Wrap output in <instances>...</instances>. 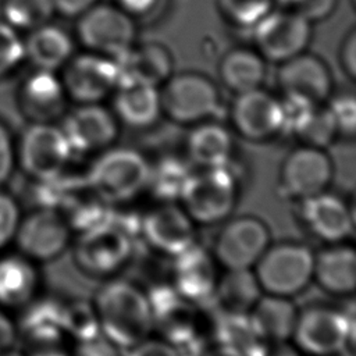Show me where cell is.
I'll return each mask as SVG.
<instances>
[{
	"label": "cell",
	"mask_w": 356,
	"mask_h": 356,
	"mask_svg": "<svg viewBox=\"0 0 356 356\" xmlns=\"http://www.w3.org/2000/svg\"><path fill=\"white\" fill-rule=\"evenodd\" d=\"M93 306L100 332L115 345L128 350L153 332V317L147 295L138 286L114 280L96 293Z\"/></svg>",
	"instance_id": "obj_1"
},
{
	"label": "cell",
	"mask_w": 356,
	"mask_h": 356,
	"mask_svg": "<svg viewBox=\"0 0 356 356\" xmlns=\"http://www.w3.org/2000/svg\"><path fill=\"white\" fill-rule=\"evenodd\" d=\"M314 253L299 242L268 245L252 268L263 293L291 298L313 280Z\"/></svg>",
	"instance_id": "obj_2"
},
{
	"label": "cell",
	"mask_w": 356,
	"mask_h": 356,
	"mask_svg": "<svg viewBox=\"0 0 356 356\" xmlns=\"http://www.w3.org/2000/svg\"><path fill=\"white\" fill-rule=\"evenodd\" d=\"M236 178L225 165L192 172L179 200L195 224L210 225L229 217L236 204Z\"/></svg>",
	"instance_id": "obj_3"
},
{
	"label": "cell",
	"mask_w": 356,
	"mask_h": 356,
	"mask_svg": "<svg viewBox=\"0 0 356 356\" xmlns=\"http://www.w3.org/2000/svg\"><path fill=\"white\" fill-rule=\"evenodd\" d=\"M72 259L79 271L92 278L111 277L131 259L134 238L107 220L78 232Z\"/></svg>",
	"instance_id": "obj_4"
},
{
	"label": "cell",
	"mask_w": 356,
	"mask_h": 356,
	"mask_svg": "<svg viewBox=\"0 0 356 356\" xmlns=\"http://www.w3.org/2000/svg\"><path fill=\"white\" fill-rule=\"evenodd\" d=\"M292 338L298 348L314 356H355L353 312L346 314L324 306L299 312Z\"/></svg>",
	"instance_id": "obj_5"
},
{
	"label": "cell",
	"mask_w": 356,
	"mask_h": 356,
	"mask_svg": "<svg viewBox=\"0 0 356 356\" xmlns=\"http://www.w3.org/2000/svg\"><path fill=\"white\" fill-rule=\"evenodd\" d=\"M150 164L136 150L117 147L106 150L88 171L86 179L110 204L127 202L147 185Z\"/></svg>",
	"instance_id": "obj_6"
},
{
	"label": "cell",
	"mask_w": 356,
	"mask_h": 356,
	"mask_svg": "<svg viewBox=\"0 0 356 356\" xmlns=\"http://www.w3.org/2000/svg\"><path fill=\"white\" fill-rule=\"evenodd\" d=\"M160 100L161 111L178 124H199L221 110L217 86L199 72L170 75Z\"/></svg>",
	"instance_id": "obj_7"
},
{
	"label": "cell",
	"mask_w": 356,
	"mask_h": 356,
	"mask_svg": "<svg viewBox=\"0 0 356 356\" xmlns=\"http://www.w3.org/2000/svg\"><path fill=\"white\" fill-rule=\"evenodd\" d=\"M72 150L61 131L51 122H32L19 139L15 159L32 179H53L64 174Z\"/></svg>",
	"instance_id": "obj_8"
},
{
	"label": "cell",
	"mask_w": 356,
	"mask_h": 356,
	"mask_svg": "<svg viewBox=\"0 0 356 356\" xmlns=\"http://www.w3.org/2000/svg\"><path fill=\"white\" fill-rule=\"evenodd\" d=\"M252 28L259 54L275 63L303 53L312 38V22L284 7L268 11Z\"/></svg>",
	"instance_id": "obj_9"
},
{
	"label": "cell",
	"mask_w": 356,
	"mask_h": 356,
	"mask_svg": "<svg viewBox=\"0 0 356 356\" xmlns=\"http://www.w3.org/2000/svg\"><path fill=\"white\" fill-rule=\"evenodd\" d=\"M76 29L83 46L107 57L128 50L135 39V25L129 14L108 4H93L83 11Z\"/></svg>",
	"instance_id": "obj_10"
},
{
	"label": "cell",
	"mask_w": 356,
	"mask_h": 356,
	"mask_svg": "<svg viewBox=\"0 0 356 356\" xmlns=\"http://www.w3.org/2000/svg\"><path fill=\"white\" fill-rule=\"evenodd\" d=\"M270 245L266 224L252 216H241L224 224L214 242L213 256L225 270L253 268Z\"/></svg>",
	"instance_id": "obj_11"
},
{
	"label": "cell",
	"mask_w": 356,
	"mask_h": 356,
	"mask_svg": "<svg viewBox=\"0 0 356 356\" xmlns=\"http://www.w3.org/2000/svg\"><path fill=\"white\" fill-rule=\"evenodd\" d=\"M147 299L153 317V331L175 348H188L197 341L199 313L196 303L181 296L172 285H157Z\"/></svg>",
	"instance_id": "obj_12"
},
{
	"label": "cell",
	"mask_w": 356,
	"mask_h": 356,
	"mask_svg": "<svg viewBox=\"0 0 356 356\" xmlns=\"http://www.w3.org/2000/svg\"><path fill=\"white\" fill-rule=\"evenodd\" d=\"M71 231L58 210L38 207L19 220L14 239L22 256L50 261L64 253L70 245Z\"/></svg>",
	"instance_id": "obj_13"
},
{
	"label": "cell",
	"mask_w": 356,
	"mask_h": 356,
	"mask_svg": "<svg viewBox=\"0 0 356 356\" xmlns=\"http://www.w3.org/2000/svg\"><path fill=\"white\" fill-rule=\"evenodd\" d=\"M331 182V157L323 147L302 145L293 149L280 170L281 191L299 200L324 192Z\"/></svg>",
	"instance_id": "obj_14"
},
{
	"label": "cell",
	"mask_w": 356,
	"mask_h": 356,
	"mask_svg": "<svg viewBox=\"0 0 356 356\" xmlns=\"http://www.w3.org/2000/svg\"><path fill=\"white\" fill-rule=\"evenodd\" d=\"M140 234L156 252L175 257L195 245V222L174 202L160 203L142 216Z\"/></svg>",
	"instance_id": "obj_15"
},
{
	"label": "cell",
	"mask_w": 356,
	"mask_h": 356,
	"mask_svg": "<svg viewBox=\"0 0 356 356\" xmlns=\"http://www.w3.org/2000/svg\"><path fill=\"white\" fill-rule=\"evenodd\" d=\"M231 120L236 132L253 142L271 139L284 131L281 102L260 88L236 95Z\"/></svg>",
	"instance_id": "obj_16"
},
{
	"label": "cell",
	"mask_w": 356,
	"mask_h": 356,
	"mask_svg": "<svg viewBox=\"0 0 356 356\" xmlns=\"http://www.w3.org/2000/svg\"><path fill=\"white\" fill-rule=\"evenodd\" d=\"M277 81L285 97L320 106L332 90L327 64L313 54L300 53L281 63Z\"/></svg>",
	"instance_id": "obj_17"
},
{
	"label": "cell",
	"mask_w": 356,
	"mask_h": 356,
	"mask_svg": "<svg viewBox=\"0 0 356 356\" xmlns=\"http://www.w3.org/2000/svg\"><path fill=\"white\" fill-rule=\"evenodd\" d=\"M61 83L74 100L97 103L117 86L114 61L97 53L81 54L67 64Z\"/></svg>",
	"instance_id": "obj_18"
},
{
	"label": "cell",
	"mask_w": 356,
	"mask_h": 356,
	"mask_svg": "<svg viewBox=\"0 0 356 356\" xmlns=\"http://www.w3.org/2000/svg\"><path fill=\"white\" fill-rule=\"evenodd\" d=\"M60 128L72 154L106 149L118 136L115 117L97 103H83L65 117Z\"/></svg>",
	"instance_id": "obj_19"
},
{
	"label": "cell",
	"mask_w": 356,
	"mask_h": 356,
	"mask_svg": "<svg viewBox=\"0 0 356 356\" xmlns=\"http://www.w3.org/2000/svg\"><path fill=\"white\" fill-rule=\"evenodd\" d=\"M172 259V288L196 305L210 300L220 277L213 253L195 243Z\"/></svg>",
	"instance_id": "obj_20"
},
{
	"label": "cell",
	"mask_w": 356,
	"mask_h": 356,
	"mask_svg": "<svg viewBox=\"0 0 356 356\" xmlns=\"http://www.w3.org/2000/svg\"><path fill=\"white\" fill-rule=\"evenodd\" d=\"M300 220L309 232L327 243H342L353 232V214L337 195L321 192L300 199Z\"/></svg>",
	"instance_id": "obj_21"
},
{
	"label": "cell",
	"mask_w": 356,
	"mask_h": 356,
	"mask_svg": "<svg viewBox=\"0 0 356 356\" xmlns=\"http://www.w3.org/2000/svg\"><path fill=\"white\" fill-rule=\"evenodd\" d=\"M111 58L115 65L117 88L129 83L157 86L167 81L172 71L171 54L160 43H146L139 47L131 46Z\"/></svg>",
	"instance_id": "obj_22"
},
{
	"label": "cell",
	"mask_w": 356,
	"mask_h": 356,
	"mask_svg": "<svg viewBox=\"0 0 356 356\" xmlns=\"http://www.w3.org/2000/svg\"><path fill=\"white\" fill-rule=\"evenodd\" d=\"M18 104L19 111L32 122H51L64 111V86L51 71L36 70L24 81Z\"/></svg>",
	"instance_id": "obj_23"
},
{
	"label": "cell",
	"mask_w": 356,
	"mask_h": 356,
	"mask_svg": "<svg viewBox=\"0 0 356 356\" xmlns=\"http://www.w3.org/2000/svg\"><path fill=\"white\" fill-rule=\"evenodd\" d=\"M71 229L78 232L104 222L110 217L111 204L104 200L86 178L65 179L57 209Z\"/></svg>",
	"instance_id": "obj_24"
},
{
	"label": "cell",
	"mask_w": 356,
	"mask_h": 356,
	"mask_svg": "<svg viewBox=\"0 0 356 356\" xmlns=\"http://www.w3.org/2000/svg\"><path fill=\"white\" fill-rule=\"evenodd\" d=\"M298 314L291 298L263 293L249 312V320L259 341H288Z\"/></svg>",
	"instance_id": "obj_25"
},
{
	"label": "cell",
	"mask_w": 356,
	"mask_h": 356,
	"mask_svg": "<svg viewBox=\"0 0 356 356\" xmlns=\"http://www.w3.org/2000/svg\"><path fill=\"white\" fill-rule=\"evenodd\" d=\"M313 280L328 293L348 295L356 285V253L352 246L332 243L314 256Z\"/></svg>",
	"instance_id": "obj_26"
},
{
	"label": "cell",
	"mask_w": 356,
	"mask_h": 356,
	"mask_svg": "<svg viewBox=\"0 0 356 356\" xmlns=\"http://www.w3.org/2000/svg\"><path fill=\"white\" fill-rule=\"evenodd\" d=\"M261 295L252 268L225 270V274L218 277L210 300L214 303L216 312L249 314Z\"/></svg>",
	"instance_id": "obj_27"
},
{
	"label": "cell",
	"mask_w": 356,
	"mask_h": 356,
	"mask_svg": "<svg viewBox=\"0 0 356 356\" xmlns=\"http://www.w3.org/2000/svg\"><path fill=\"white\" fill-rule=\"evenodd\" d=\"M19 332L31 348L60 345L63 331V303L53 299L28 302L19 320Z\"/></svg>",
	"instance_id": "obj_28"
},
{
	"label": "cell",
	"mask_w": 356,
	"mask_h": 356,
	"mask_svg": "<svg viewBox=\"0 0 356 356\" xmlns=\"http://www.w3.org/2000/svg\"><path fill=\"white\" fill-rule=\"evenodd\" d=\"M189 160L200 168L225 167L232 154V138L228 129L216 122H199L188 136Z\"/></svg>",
	"instance_id": "obj_29"
},
{
	"label": "cell",
	"mask_w": 356,
	"mask_h": 356,
	"mask_svg": "<svg viewBox=\"0 0 356 356\" xmlns=\"http://www.w3.org/2000/svg\"><path fill=\"white\" fill-rule=\"evenodd\" d=\"M114 107L117 117L132 128L153 125L161 113L160 92L146 83L118 86Z\"/></svg>",
	"instance_id": "obj_30"
},
{
	"label": "cell",
	"mask_w": 356,
	"mask_h": 356,
	"mask_svg": "<svg viewBox=\"0 0 356 356\" xmlns=\"http://www.w3.org/2000/svg\"><path fill=\"white\" fill-rule=\"evenodd\" d=\"M72 49L71 38L61 28L49 24L32 29L24 43L25 56L36 70L51 72L68 63Z\"/></svg>",
	"instance_id": "obj_31"
},
{
	"label": "cell",
	"mask_w": 356,
	"mask_h": 356,
	"mask_svg": "<svg viewBox=\"0 0 356 356\" xmlns=\"http://www.w3.org/2000/svg\"><path fill=\"white\" fill-rule=\"evenodd\" d=\"M38 288V273L25 256L0 257V305L7 307L25 306Z\"/></svg>",
	"instance_id": "obj_32"
},
{
	"label": "cell",
	"mask_w": 356,
	"mask_h": 356,
	"mask_svg": "<svg viewBox=\"0 0 356 356\" xmlns=\"http://www.w3.org/2000/svg\"><path fill=\"white\" fill-rule=\"evenodd\" d=\"M218 75L224 86L238 95L261 86L266 78V64L263 57L253 50L234 49L221 58Z\"/></svg>",
	"instance_id": "obj_33"
},
{
	"label": "cell",
	"mask_w": 356,
	"mask_h": 356,
	"mask_svg": "<svg viewBox=\"0 0 356 356\" xmlns=\"http://www.w3.org/2000/svg\"><path fill=\"white\" fill-rule=\"evenodd\" d=\"M192 171L188 164L181 159L167 156L150 165V174L146 188L150 189L153 196L161 203L179 200L184 186Z\"/></svg>",
	"instance_id": "obj_34"
},
{
	"label": "cell",
	"mask_w": 356,
	"mask_h": 356,
	"mask_svg": "<svg viewBox=\"0 0 356 356\" xmlns=\"http://www.w3.org/2000/svg\"><path fill=\"white\" fill-rule=\"evenodd\" d=\"M214 337L217 345L229 346L246 353L259 339L253 331L249 314L216 312Z\"/></svg>",
	"instance_id": "obj_35"
},
{
	"label": "cell",
	"mask_w": 356,
	"mask_h": 356,
	"mask_svg": "<svg viewBox=\"0 0 356 356\" xmlns=\"http://www.w3.org/2000/svg\"><path fill=\"white\" fill-rule=\"evenodd\" d=\"M63 331L76 342L89 341L100 334L93 303L78 299L63 303Z\"/></svg>",
	"instance_id": "obj_36"
},
{
	"label": "cell",
	"mask_w": 356,
	"mask_h": 356,
	"mask_svg": "<svg viewBox=\"0 0 356 356\" xmlns=\"http://www.w3.org/2000/svg\"><path fill=\"white\" fill-rule=\"evenodd\" d=\"M53 13V0H4L3 6L7 24L31 31L47 24Z\"/></svg>",
	"instance_id": "obj_37"
},
{
	"label": "cell",
	"mask_w": 356,
	"mask_h": 356,
	"mask_svg": "<svg viewBox=\"0 0 356 356\" xmlns=\"http://www.w3.org/2000/svg\"><path fill=\"white\" fill-rule=\"evenodd\" d=\"M222 15L238 26H253L268 11L274 0H217Z\"/></svg>",
	"instance_id": "obj_38"
},
{
	"label": "cell",
	"mask_w": 356,
	"mask_h": 356,
	"mask_svg": "<svg viewBox=\"0 0 356 356\" xmlns=\"http://www.w3.org/2000/svg\"><path fill=\"white\" fill-rule=\"evenodd\" d=\"M25 56L24 42L15 29L0 21V76L8 74Z\"/></svg>",
	"instance_id": "obj_39"
},
{
	"label": "cell",
	"mask_w": 356,
	"mask_h": 356,
	"mask_svg": "<svg viewBox=\"0 0 356 356\" xmlns=\"http://www.w3.org/2000/svg\"><path fill=\"white\" fill-rule=\"evenodd\" d=\"M21 216L17 200L0 189V249L14 239Z\"/></svg>",
	"instance_id": "obj_40"
},
{
	"label": "cell",
	"mask_w": 356,
	"mask_h": 356,
	"mask_svg": "<svg viewBox=\"0 0 356 356\" xmlns=\"http://www.w3.org/2000/svg\"><path fill=\"white\" fill-rule=\"evenodd\" d=\"M328 110L335 121L338 132L345 135H353L356 128V102L352 95L335 96Z\"/></svg>",
	"instance_id": "obj_41"
},
{
	"label": "cell",
	"mask_w": 356,
	"mask_h": 356,
	"mask_svg": "<svg viewBox=\"0 0 356 356\" xmlns=\"http://www.w3.org/2000/svg\"><path fill=\"white\" fill-rule=\"evenodd\" d=\"M338 0H281L284 8L292 10L310 22L325 19L337 7Z\"/></svg>",
	"instance_id": "obj_42"
},
{
	"label": "cell",
	"mask_w": 356,
	"mask_h": 356,
	"mask_svg": "<svg viewBox=\"0 0 356 356\" xmlns=\"http://www.w3.org/2000/svg\"><path fill=\"white\" fill-rule=\"evenodd\" d=\"M75 356H127V350L111 342L102 332L83 342H76Z\"/></svg>",
	"instance_id": "obj_43"
},
{
	"label": "cell",
	"mask_w": 356,
	"mask_h": 356,
	"mask_svg": "<svg viewBox=\"0 0 356 356\" xmlns=\"http://www.w3.org/2000/svg\"><path fill=\"white\" fill-rule=\"evenodd\" d=\"M127 356H181L179 349L164 339L147 338L127 350Z\"/></svg>",
	"instance_id": "obj_44"
},
{
	"label": "cell",
	"mask_w": 356,
	"mask_h": 356,
	"mask_svg": "<svg viewBox=\"0 0 356 356\" xmlns=\"http://www.w3.org/2000/svg\"><path fill=\"white\" fill-rule=\"evenodd\" d=\"M15 149L7 128L0 122V185L10 177L15 165Z\"/></svg>",
	"instance_id": "obj_45"
},
{
	"label": "cell",
	"mask_w": 356,
	"mask_h": 356,
	"mask_svg": "<svg viewBox=\"0 0 356 356\" xmlns=\"http://www.w3.org/2000/svg\"><path fill=\"white\" fill-rule=\"evenodd\" d=\"M246 356H299L298 350L288 341H257Z\"/></svg>",
	"instance_id": "obj_46"
},
{
	"label": "cell",
	"mask_w": 356,
	"mask_h": 356,
	"mask_svg": "<svg viewBox=\"0 0 356 356\" xmlns=\"http://www.w3.org/2000/svg\"><path fill=\"white\" fill-rule=\"evenodd\" d=\"M339 63L343 72L349 78H355L356 75V31L350 29L339 47Z\"/></svg>",
	"instance_id": "obj_47"
},
{
	"label": "cell",
	"mask_w": 356,
	"mask_h": 356,
	"mask_svg": "<svg viewBox=\"0 0 356 356\" xmlns=\"http://www.w3.org/2000/svg\"><path fill=\"white\" fill-rule=\"evenodd\" d=\"M96 0H53L54 10L67 17H76L92 7Z\"/></svg>",
	"instance_id": "obj_48"
},
{
	"label": "cell",
	"mask_w": 356,
	"mask_h": 356,
	"mask_svg": "<svg viewBox=\"0 0 356 356\" xmlns=\"http://www.w3.org/2000/svg\"><path fill=\"white\" fill-rule=\"evenodd\" d=\"M17 338V328L14 323L0 310V353L11 349Z\"/></svg>",
	"instance_id": "obj_49"
},
{
	"label": "cell",
	"mask_w": 356,
	"mask_h": 356,
	"mask_svg": "<svg viewBox=\"0 0 356 356\" xmlns=\"http://www.w3.org/2000/svg\"><path fill=\"white\" fill-rule=\"evenodd\" d=\"M118 6L122 11L127 14H134V15H142L147 11H150L157 0H117Z\"/></svg>",
	"instance_id": "obj_50"
},
{
	"label": "cell",
	"mask_w": 356,
	"mask_h": 356,
	"mask_svg": "<svg viewBox=\"0 0 356 356\" xmlns=\"http://www.w3.org/2000/svg\"><path fill=\"white\" fill-rule=\"evenodd\" d=\"M26 356H68V353L61 348V343H60V345L31 348V352Z\"/></svg>",
	"instance_id": "obj_51"
},
{
	"label": "cell",
	"mask_w": 356,
	"mask_h": 356,
	"mask_svg": "<svg viewBox=\"0 0 356 356\" xmlns=\"http://www.w3.org/2000/svg\"><path fill=\"white\" fill-rule=\"evenodd\" d=\"M200 356H246V355L238 349L216 343L213 348L200 353Z\"/></svg>",
	"instance_id": "obj_52"
},
{
	"label": "cell",
	"mask_w": 356,
	"mask_h": 356,
	"mask_svg": "<svg viewBox=\"0 0 356 356\" xmlns=\"http://www.w3.org/2000/svg\"><path fill=\"white\" fill-rule=\"evenodd\" d=\"M0 356H26V355H22V353H19V352H17V350H11V349H8V350L1 352V353H0Z\"/></svg>",
	"instance_id": "obj_53"
}]
</instances>
